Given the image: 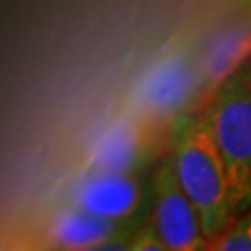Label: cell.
I'll use <instances>...</instances> for the list:
<instances>
[{
	"instance_id": "obj_1",
	"label": "cell",
	"mask_w": 251,
	"mask_h": 251,
	"mask_svg": "<svg viewBox=\"0 0 251 251\" xmlns=\"http://www.w3.org/2000/svg\"><path fill=\"white\" fill-rule=\"evenodd\" d=\"M170 161L180 186L195 203L211 241L239 214L230 176L201 113L188 111L172 124Z\"/></svg>"
},
{
	"instance_id": "obj_2",
	"label": "cell",
	"mask_w": 251,
	"mask_h": 251,
	"mask_svg": "<svg viewBox=\"0 0 251 251\" xmlns=\"http://www.w3.org/2000/svg\"><path fill=\"white\" fill-rule=\"evenodd\" d=\"M226 163L237 209L251 207V57L216 86L201 111Z\"/></svg>"
},
{
	"instance_id": "obj_3",
	"label": "cell",
	"mask_w": 251,
	"mask_h": 251,
	"mask_svg": "<svg viewBox=\"0 0 251 251\" xmlns=\"http://www.w3.org/2000/svg\"><path fill=\"white\" fill-rule=\"evenodd\" d=\"M205 86L201 63L184 49L163 54L140 75L130 99V111L145 124H174L188 113Z\"/></svg>"
},
{
	"instance_id": "obj_4",
	"label": "cell",
	"mask_w": 251,
	"mask_h": 251,
	"mask_svg": "<svg viewBox=\"0 0 251 251\" xmlns=\"http://www.w3.org/2000/svg\"><path fill=\"white\" fill-rule=\"evenodd\" d=\"M149 222L166 243L168 251L209 249V239L195 203L188 199L166 157L153 182V209Z\"/></svg>"
},
{
	"instance_id": "obj_5",
	"label": "cell",
	"mask_w": 251,
	"mask_h": 251,
	"mask_svg": "<svg viewBox=\"0 0 251 251\" xmlns=\"http://www.w3.org/2000/svg\"><path fill=\"white\" fill-rule=\"evenodd\" d=\"M143 186L132 172L97 168H90L74 191V203L77 207L126 224H130V220L136 216L143 205Z\"/></svg>"
},
{
	"instance_id": "obj_6",
	"label": "cell",
	"mask_w": 251,
	"mask_h": 251,
	"mask_svg": "<svg viewBox=\"0 0 251 251\" xmlns=\"http://www.w3.org/2000/svg\"><path fill=\"white\" fill-rule=\"evenodd\" d=\"M145 122L134 113L120 115L99 130L90 145V168L132 172L145 157Z\"/></svg>"
},
{
	"instance_id": "obj_7",
	"label": "cell",
	"mask_w": 251,
	"mask_h": 251,
	"mask_svg": "<svg viewBox=\"0 0 251 251\" xmlns=\"http://www.w3.org/2000/svg\"><path fill=\"white\" fill-rule=\"evenodd\" d=\"M128 228L126 222L100 218L82 207H67L59 211L52 222V239L69 249H100L117 232Z\"/></svg>"
},
{
	"instance_id": "obj_8",
	"label": "cell",
	"mask_w": 251,
	"mask_h": 251,
	"mask_svg": "<svg viewBox=\"0 0 251 251\" xmlns=\"http://www.w3.org/2000/svg\"><path fill=\"white\" fill-rule=\"evenodd\" d=\"M249 52L251 25H232L220 31L199 59L205 86H211V88L220 86L249 59Z\"/></svg>"
},
{
	"instance_id": "obj_9",
	"label": "cell",
	"mask_w": 251,
	"mask_h": 251,
	"mask_svg": "<svg viewBox=\"0 0 251 251\" xmlns=\"http://www.w3.org/2000/svg\"><path fill=\"white\" fill-rule=\"evenodd\" d=\"M216 251H251V207L241 218L232 220L226 228L209 241Z\"/></svg>"
},
{
	"instance_id": "obj_10",
	"label": "cell",
	"mask_w": 251,
	"mask_h": 251,
	"mask_svg": "<svg viewBox=\"0 0 251 251\" xmlns=\"http://www.w3.org/2000/svg\"><path fill=\"white\" fill-rule=\"evenodd\" d=\"M130 249L134 251H168L166 243L161 241V237L157 234L151 222H147L143 228H134L130 241Z\"/></svg>"
}]
</instances>
